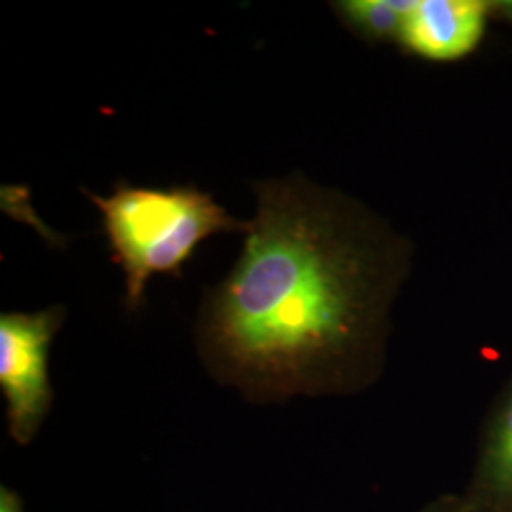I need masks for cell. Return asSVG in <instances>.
<instances>
[{
	"label": "cell",
	"mask_w": 512,
	"mask_h": 512,
	"mask_svg": "<svg viewBox=\"0 0 512 512\" xmlns=\"http://www.w3.org/2000/svg\"><path fill=\"white\" fill-rule=\"evenodd\" d=\"M234 268L203 293V346L272 391L311 382L370 342L408 270V247L361 203L304 175L255 181Z\"/></svg>",
	"instance_id": "cell-1"
},
{
	"label": "cell",
	"mask_w": 512,
	"mask_h": 512,
	"mask_svg": "<svg viewBox=\"0 0 512 512\" xmlns=\"http://www.w3.org/2000/svg\"><path fill=\"white\" fill-rule=\"evenodd\" d=\"M82 194L101 213L112 262L124 272L129 311L145 306L152 275L181 279L184 264L205 239L247 230V222L230 217L196 184L137 186L118 181L109 196H97L88 188Z\"/></svg>",
	"instance_id": "cell-2"
},
{
	"label": "cell",
	"mask_w": 512,
	"mask_h": 512,
	"mask_svg": "<svg viewBox=\"0 0 512 512\" xmlns=\"http://www.w3.org/2000/svg\"><path fill=\"white\" fill-rule=\"evenodd\" d=\"M63 319V306L0 315V389L8 406L10 431L19 442L37 433L52 406L48 355Z\"/></svg>",
	"instance_id": "cell-3"
},
{
	"label": "cell",
	"mask_w": 512,
	"mask_h": 512,
	"mask_svg": "<svg viewBox=\"0 0 512 512\" xmlns=\"http://www.w3.org/2000/svg\"><path fill=\"white\" fill-rule=\"evenodd\" d=\"M488 4L478 0H414L399 44L431 61H452L473 52L484 35Z\"/></svg>",
	"instance_id": "cell-4"
},
{
	"label": "cell",
	"mask_w": 512,
	"mask_h": 512,
	"mask_svg": "<svg viewBox=\"0 0 512 512\" xmlns=\"http://www.w3.org/2000/svg\"><path fill=\"white\" fill-rule=\"evenodd\" d=\"M414 0H344L332 2L334 12L359 37L372 42L399 40L404 18Z\"/></svg>",
	"instance_id": "cell-5"
},
{
	"label": "cell",
	"mask_w": 512,
	"mask_h": 512,
	"mask_svg": "<svg viewBox=\"0 0 512 512\" xmlns=\"http://www.w3.org/2000/svg\"><path fill=\"white\" fill-rule=\"evenodd\" d=\"M484 475L495 495L512 499V393L495 421L484 459Z\"/></svg>",
	"instance_id": "cell-6"
},
{
	"label": "cell",
	"mask_w": 512,
	"mask_h": 512,
	"mask_svg": "<svg viewBox=\"0 0 512 512\" xmlns=\"http://www.w3.org/2000/svg\"><path fill=\"white\" fill-rule=\"evenodd\" d=\"M0 512H21V503H19L18 497L12 492L2 490V494H0Z\"/></svg>",
	"instance_id": "cell-7"
},
{
	"label": "cell",
	"mask_w": 512,
	"mask_h": 512,
	"mask_svg": "<svg viewBox=\"0 0 512 512\" xmlns=\"http://www.w3.org/2000/svg\"><path fill=\"white\" fill-rule=\"evenodd\" d=\"M495 6H497V10H501L512 21V0L511 2H497Z\"/></svg>",
	"instance_id": "cell-8"
}]
</instances>
